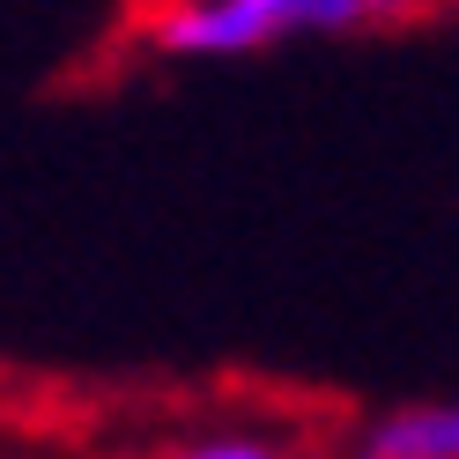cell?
I'll return each mask as SVG.
<instances>
[{
	"instance_id": "cell-1",
	"label": "cell",
	"mask_w": 459,
	"mask_h": 459,
	"mask_svg": "<svg viewBox=\"0 0 459 459\" xmlns=\"http://www.w3.org/2000/svg\"><path fill=\"white\" fill-rule=\"evenodd\" d=\"M149 45L163 52H260L281 30H349L356 0H141Z\"/></svg>"
},
{
	"instance_id": "cell-2",
	"label": "cell",
	"mask_w": 459,
	"mask_h": 459,
	"mask_svg": "<svg viewBox=\"0 0 459 459\" xmlns=\"http://www.w3.org/2000/svg\"><path fill=\"white\" fill-rule=\"evenodd\" d=\"M370 459H459V408L385 415L370 429Z\"/></svg>"
},
{
	"instance_id": "cell-3",
	"label": "cell",
	"mask_w": 459,
	"mask_h": 459,
	"mask_svg": "<svg viewBox=\"0 0 459 459\" xmlns=\"http://www.w3.org/2000/svg\"><path fill=\"white\" fill-rule=\"evenodd\" d=\"M363 22H422V15H445L452 0H356Z\"/></svg>"
},
{
	"instance_id": "cell-4",
	"label": "cell",
	"mask_w": 459,
	"mask_h": 459,
	"mask_svg": "<svg viewBox=\"0 0 459 459\" xmlns=\"http://www.w3.org/2000/svg\"><path fill=\"white\" fill-rule=\"evenodd\" d=\"M178 459H274L267 445H200V452H178Z\"/></svg>"
}]
</instances>
